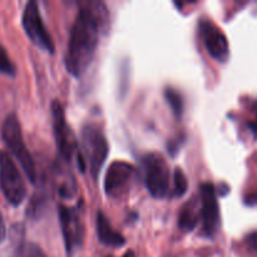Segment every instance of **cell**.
<instances>
[{"label": "cell", "instance_id": "obj_13", "mask_svg": "<svg viewBox=\"0 0 257 257\" xmlns=\"http://www.w3.org/2000/svg\"><path fill=\"white\" fill-rule=\"evenodd\" d=\"M200 221V216L195 212L192 208V205H187L186 207L182 208L180 216H178V226L181 230L186 231V232H191L196 228Z\"/></svg>", "mask_w": 257, "mask_h": 257}, {"label": "cell", "instance_id": "obj_2", "mask_svg": "<svg viewBox=\"0 0 257 257\" xmlns=\"http://www.w3.org/2000/svg\"><path fill=\"white\" fill-rule=\"evenodd\" d=\"M2 137L4 140L5 145L10 150V152L19 161L20 166L24 170L25 175L29 178L30 182L35 183V181H37V168H35L34 160H33L32 155H30L24 143L22 127H20L19 119H18L15 113H10L5 118L2 128Z\"/></svg>", "mask_w": 257, "mask_h": 257}, {"label": "cell", "instance_id": "obj_11", "mask_svg": "<svg viewBox=\"0 0 257 257\" xmlns=\"http://www.w3.org/2000/svg\"><path fill=\"white\" fill-rule=\"evenodd\" d=\"M198 27L208 54L220 63L227 62L230 57V47L222 30L208 19H201Z\"/></svg>", "mask_w": 257, "mask_h": 257}, {"label": "cell", "instance_id": "obj_18", "mask_svg": "<svg viewBox=\"0 0 257 257\" xmlns=\"http://www.w3.org/2000/svg\"><path fill=\"white\" fill-rule=\"evenodd\" d=\"M5 236H7V228H5V222L3 215L0 213V243L5 240Z\"/></svg>", "mask_w": 257, "mask_h": 257}, {"label": "cell", "instance_id": "obj_7", "mask_svg": "<svg viewBox=\"0 0 257 257\" xmlns=\"http://www.w3.org/2000/svg\"><path fill=\"white\" fill-rule=\"evenodd\" d=\"M22 25L33 44L50 54L54 53V43L45 28L39 7L35 2H29L25 5L22 15Z\"/></svg>", "mask_w": 257, "mask_h": 257}, {"label": "cell", "instance_id": "obj_6", "mask_svg": "<svg viewBox=\"0 0 257 257\" xmlns=\"http://www.w3.org/2000/svg\"><path fill=\"white\" fill-rule=\"evenodd\" d=\"M59 220L67 257H74L83 246L84 228L77 207L59 206Z\"/></svg>", "mask_w": 257, "mask_h": 257}, {"label": "cell", "instance_id": "obj_3", "mask_svg": "<svg viewBox=\"0 0 257 257\" xmlns=\"http://www.w3.org/2000/svg\"><path fill=\"white\" fill-rule=\"evenodd\" d=\"M145 183L148 192L155 198H165L170 193L171 172L162 155L147 153L142 158Z\"/></svg>", "mask_w": 257, "mask_h": 257}, {"label": "cell", "instance_id": "obj_9", "mask_svg": "<svg viewBox=\"0 0 257 257\" xmlns=\"http://www.w3.org/2000/svg\"><path fill=\"white\" fill-rule=\"evenodd\" d=\"M136 168L124 161H114L108 168L104 177V191L109 197H122L130 191Z\"/></svg>", "mask_w": 257, "mask_h": 257}, {"label": "cell", "instance_id": "obj_4", "mask_svg": "<svg viewBox=\"0 0 257 257\" xmlns=\"http://www.w3.org/2000/svg\"><path fill=\"white\" fill-rule=\"evenodd\" d=\"M0 188L8 202L14 207L23 203L27 196V187L20 171L12 156L0 150Z\"/></svg>", "mask_w": 257, "mask_h": 257}, {"label": "cell", "instance_id": "obj_1", "mask_svg": "<svg viewBox=\"0 0 257 257\" xmlns=\"http://www.w3.org/2000/svg\"><path fill=\"white\" fill-rule=\"evenodd\" d=\"M108 23L109 12L104 3L87 2L82 5L73 23L65 54V67L73 77H82L88 69Z\"/></svg>", "mask_w": 257, "mask_h": 257}, {"label": "cell", "instance_id": "obj_14", "mask_svg": "<svg viewBox=\"0 0 257 257\" xmlns=\"http://www.w3.org/2000/svg\"><path fill=\"white\" fill-rule=\"evenodd\" d=\"M165 98L167 100L168 105L172 109L173 114L177 118H181L183 114V108H185V103H183V98L180 92H177L173 88H166L165 90Z\"/></svg>", "mask_w": 257, "mask_h": 257}, {"label": "cell", "instance_id": "obj_16", "mask_svg": "<svg viewBox=\"0 0 257 257\" xmlns=\"http://www.w3.org/2000/svg\"><path fill=\"white\" fill-rule=\"evenodd\" d=\"M188 182L186 178L185 173L182 172L181 168H176L175 175H173V197H182L186 192H187Z\"/></svg>", "mask_w": 257, "mask_h": 257}, {"label": "cell", "instance_id": "obj_17", "mask_svg": "<svg viewBox=\"0 0 257 257\" xmlns=\"http://www.w3.org/2000/svg\"><path fill=\"white\" fill-rule=\"evenodd\" d=\"M15 72H17L15 70V65L10 60L5 48L0 45V73H3L5 75H9V77H14Z\"/></svg>", "mask_w": 257, "mask_h": 257}, {"label": "cell", "instance_id": "obj_5", "mask_svg": "<svg viewBox=\"0 0 257 257\" xmlns=\"http://www.w3.org/2000/svg\"><path fill=\"white\" fill-rule=\"evenodd\" d=\"M82 142L88 158L90 173L97 178L105 163L109 152V146L104 133L94 124H87L82 131Z\"/></svg>", "mask_w": 257, "mask_h": 257}, {"label": "cell", "instance_id": "obj_12", "mask_svg": "<svg viewBox=\"0 0 257 257\" xmlns=\"http://www.w3.org/2000/svg\"><path fill=\"white\" fill-rule=\"evenodd\" d=\"M97 235L99 242L109 247H122L125 243L122 233L113 228L112 223L103 212L97 213Z\"/></svg>", "mask_w": 257, "mask_h": 257}, {"label": "cell", "instance_id": "obj_10", "mask_svg": "<svg viewBox=\"0 0 257 257\" xmlns=\"http://www.w3.org/2000/svg\"><path fill=\"white\" fill-rule=\"evenodd\" d=\"M202 231L206 237H213L220 228V207L212 183L205 182L200 187Z\"/></svg>", "mask_w": 257, "mask_h": 257}, {"label": "cell", "instance_id": "obj_8", "mask_svg": "<svg viewBox=\"0 0 257 257\" xmlns=\"http://www.w3.org/2000/svg\"><path fill=\"white\" fill-rule=\"evenodd\" d=\"M52 118L58 151L67 162H70L73 156L77 152V142H75V138L70 131L69 125L67 124L64 109H63L59 100H54L52 103Z\"/></svg>", "mask_w": 257, "mask_h": 257}, {"label": "cell", "instance_id": "obj_15", "mask_svg": "<svg viewBox=\"0 0 257 257\" xmlns=\"http://www.w3.org/2000/svg\"><path fill=\"white\" fill-rule=\"evenodd\" d=\"M10 257H47L42 248L32 242L20 243Z\"/></svg>", "mask_w": 257, "mask_h": 257}, {"label": "cell", "instance_id": "obj_20", "mask_svg": "<svg viewBox=\"0 0 257 257\" xmlns=\"http://www.w3.org/2000/svg\"><path fill=\"white\" fill-rule=\"evenodd\" d=\"M252 128H253V131H255V132L257 133V122H256V124H255V125H253V127H252Z\"/></svg>", "mask_w": 257, "mask_h": 257}, {"label": "cell", "instance_id": "obj_19", "mask_svg": "<svg viewBox=\"0 0 257 257\" xmlns=\"http://www.w3.org/2000/svg\"><path fill=\"white\" fill-rule=\"evenodd\" d=\"M123 257H135V252H133V251H128V252L124 253Z\"/></svg>", "mask_w": 257, "mask_h": 257}]
</instances>
